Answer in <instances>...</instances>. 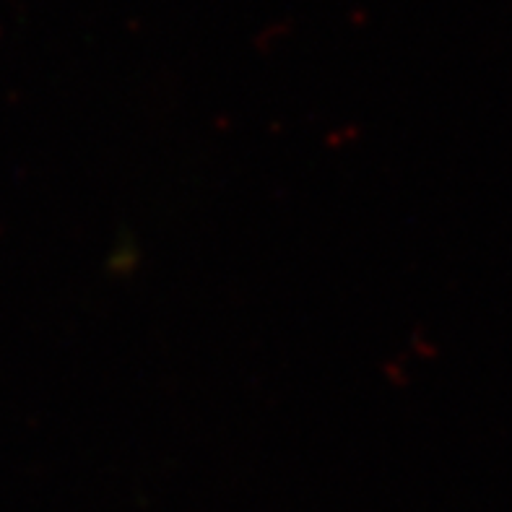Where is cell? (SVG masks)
<instances>
[{"label": "cell", "mask_w": 512, "mask_h": 512, "mask_svg": "<svg viewBox=\"0 0 512 512\" xmlns=\"http://www.w3.org/2000/svg\"><path fill=\"white\" fill-rule=\"evenodd\" d=\"M138 263H141V253H138V242L130 237V234H120L112 247L107 250V258H104V268L115 279H125L130 273H136Z\"/></svg>", "instance_id": "cell-1"}]
</instances>
